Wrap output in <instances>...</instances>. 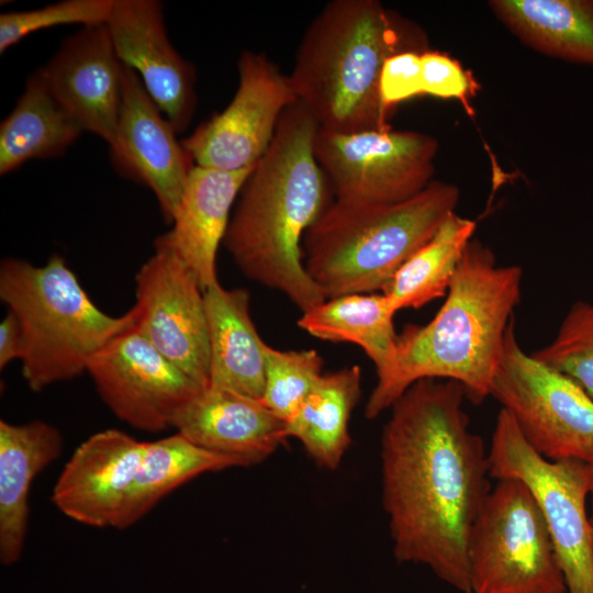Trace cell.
<instances>
[{
    "label": "cell",
    "instance_id": "obj_1",
    "mask_svg": "<svg viewBox=\"0 0 593 593\" xmlns=\"http://www.w3.org/2000/svg\"><path fill=\"white\" fill-rule=\"evenodd\" d=\"M465 388L422 379L391 406L381 435V500L393 555L471 593L468 540L491 490L488 451L471 432Z\"/></svg>",
    "mask_w": 593,
    "mask_h": 593
},
{
    "label": "cell",
    "instance_id": "obj_2",
    "mask_svg": "<svg viewBox=\"0 0 593 593\" xmlns=\"http://www.w3.org/2000/svg\"><path fill=\"white\" fill-rule=\"evenodd\" d=\"M318 127L299 101L286 109L238 195L223 239L248 279L281 291L302 313L326 301L302 255L305 232L335 199L314 155Z\"/></svg>",
    "mask_w": 593,
    "mask_h": 593
},
{
    "label": "cell",
    "instance_id": "obj_3",
    "mask_svg": "<svg viewBox=\"0 0 593 593\" xmlns=\"http://www.w3.org/2000/svg\"><path fill=\"white\" fill-rule=\"evenodd\" d=\"M522 277L521 267L497 265L493 251L472 237L434 318L398 336L393 374L372 390L365 416L378 417L422 379L456 381L474 402L489 396Z\"/></svg>",
    "mask_w": 593,
    "mask_h": 593
},
{
    "label": "cell",
    "instance_id": "obj_4",
    "mask_svg": "<svg viewBox=\"0 0 593 593\" xmlns=\"http://www.w3.org/2000/svg\"><path fill=\"white\" fill-rule=\"evenodd\" d=\"M426 45L416 24L377 0H334L305 30L288 76L321 128L387 130L391 112L379 89L383 65L401 52L428 51Z\"/></svg>",
    "mask_w": 593,
    "mask_h": 593
},
{
    "label": "cell",
    "instance_id": "obj_5",
    "mask_svg": "<svg viewBox=\"0 0 593 593\" xmlns=\"http://www.w3.org/2000/svg\"><path fill=\"white\" fill-rule=\"evenodd\" d=\"M459 197L455 184L433 180L399 203L334 199L304 234V268L326 299L382 291L456 212Z\"/></svg>",
    "mask_w": 593,
    "mask_h": 593
},
{
    "label": "cell",
    "instance_id": "obj_6",
    "mask_svg": "<svg viewBox=\"0 0 593 593\" xmlns=\"http://www.w3.org/2000/svg\"><path fill=\"white\" fill-rule=\"evenodd\" d=\"M0 299L20 323L22 376L35 392L87 372L91 358L136 322L133 307L120 316L101 311L59 255L44 266L3 259Z\"/></svg>",
    "mask_w": 593,
    "mask_h": 593
},
{
    "label": "cell",
    "instance_id": "obj_7",
    "mask_svg": "<svg viewBox=\"0 0 593 593\" xmlns=\"http://www.w3.org/2000/svg\"><path fill=\"white\" fill-rule=\"evenodd\" d=\"M488 461L490 478L519 480L530 491L551 536L568 593H593V539L588 508L593 465L544 458L504 409L496 417Z\"/></svg>",
    "mask_w": 593,
    "mask_h": 593
},
{
    "label": "cell",
    "instance_id": "obj_8",
    "mask_svg": "<svg viewBox=\"0 0 593 593\" xmlns=\"http://www.w3.org/2000/svg\"><path fill=\"white\" fill-rule=\"evenodd\" d=\"M471 593H568L545 518L528 488L496 480L468 540Z\"/></svg>",
    "mask_w": 593,
    "mask_h": 593
},
{
    "label": "cell",
    "instance_id": "obj_9",
    "mask_svg": "<svg viewBox=\"0 0 593 593\" xmlns=\"http://www.w3.org/2000/svg\"><path fill=\"white\" fill-rule=\"evenodd\" d=\"M489 395L510 412L526 441L544 458L593 465V399L572 379L522 349L514 318Z\"/></svg>",
    "mask_w": 593,
    "mask_h": 593
},
{
    "label": "cell",
    "instance_id": "obj_10",
    "mask_svg": "<svg viewBox=\"0 0 593 593\" xmlns=\"http://www.w3.org/2000/svg\"><path fill=\"white\" fill-rule=\"evenodd\" d=\"M438 141L415 131L351 133L318 127L315 158L336 200L392 204L422 192L434 179Z\"/></svg>",
    "mask_w": 593,
    "mask_h": 593
},
{
    "label": "cell",
    "instance_id": "obj_11",
    "mask_svg": "<svg viewBox=\"0 0 593 593\" xmlns=\"http://www.w3.org/2000/svg\"><path fill=\"white\" fill-rule=\"evenodd\" d=\"M135 276L136 329L200 387L210 381L204 290L166 237Z\"/></svg>",
    "mask_w": 593,
    "mask_h": 593
},
{
    "label": "cell",
    "instance_id": "obj_12",
    "mask_svg": "<svg viewBox=\"0 0 593 593\" xmlns=\"http://www.w3.org/2000/svg\"><path fill=\"white\" fill-rule=\"evenodd\" d=\"M237 70L238 87L227 107L181 139L195 166L227 171L255 167L282 113L298 102L289 76L264 53L242 52Z\"/></svg>",
    "mask_w": 593,
    "mask_h": 593
},
{
    "label": "cell",
    "instance_id": "obj_13",
    "mask_svg": "<svg viewBox=\"0 0 593 593\" xmlns=\"http://www.w3.org/2000/svg\"><path fill=\"white\" fill-rule=\"evenodd\" d=\"M87 372L108 407L144 432L174 427L203 388L169 361L135 325L114 337L89 361Z\"/></svg>",
    "mask_w": 593,
    "mask_h": 593
},
{
    "label": "cell",
    "instance_id": "obj_14",
    "mask_svg": "<svg viewBox=\"0 0 593 593\" xmlns=\"http://www.w3.org/2000/svg\"><path fill=\"white\" fill-rule=\"evenodd\" d=\"M136 72L123 65V100L110 160L122 176L146 186L171 223L194 164Z\"/></svg>",
    "mask_w": 593,
    "mask_h": 593
},
{
    "label": "cell",
    "instance_id": "obj_15",
    "mask_svg": "<svg viewBox=\"0 0 593 593\" xmlns=\"http://www.w3.org/2000/svg\"><path fill=\"white\" fill-rule=\"evenodd\" d=\"M120 61L133 69L178 133L188 127L197 104L193 66L172 46L157 0H114L107 23Z\"/></svg>",
    "mask_w": 593,
    "mask_h": 593
},
{
    "label": "cell",
    "instance_id": "obj_16",
    "mask_svg": "<svg viewBox=\"0 0 593 593\" xmlns=\"http://www.w3.org/2000/svg\"><path fill=\"white\" fill-rule=\"evenodd\" d=\"M58 104L81 127L110 145L123 100V64L107 24L67 37L37 71Z\"/></svg>",
    "mask_w": 593,
    "mask_h": 593
},
{
    "label": "cell",
    "instance_id": "obj_17",
    "mask_svg": "<svg viewBox=\"0 0 593 593\" xmlns=\"http://www.w3.org/2000/svg\"><path fill=\"white\" fill-rule=\"evenodd\" d=\"M145 443L114 428L87 438L55 483V506L80 524L113 527L135 479Z\"/></svg>",
    "mask_w": 593,
    "mask_h": 593
},
{
    "label": "cell",
    "instance_id": "obj_18",
    "mask_svg": "<svg viewBox=\"0 0 593 593\" xmlns=\"http://www.w3.org/2000/svg\"><path fill=\"white\" fill-rule=\"evenodd\" d=\"M174 428L193 444L236 460L257 465L287 439L286 422L260 400L208 385L178 415Z\"/></svg>",
    "mask_w": 593,
    "mask_h": 593
},
{
    "label": "cell",
    "instance_id": "obj_19",
    "mask_svg": "<svg viewBox=\"0 0 593 593\" xmlns=\"http://www.w3.org/2000/svg\"><path fill=\"white\" fill-rule=\"evenodd\" d=\"M255 167L227 171L194 165L189 174L172 227L164 236L193 270L203 290L219 281V246L233 203Z\"/></svg>",
    "mask_w": 593,
    "mask_h": 593
},
{
    "label": "cell",
    "instance_id": "obj_20",
    "mask_svg": "<svg viewBox=\"0 0 593 593\" xmlns=\"http://www.w3.org/2000/svg\"><path fill=\"white\" fill-rule=\"evenodd\" d=\"M63 449L59 430L44 421L0 422V560L20 558L26 537L29 493L35 477Z\"/></svg>",
    "mask_w": 593,
    "mask_h": 593
},
{
    "label": "cell",
    "instance_id": "obj_21",
    "mask_svg": "<svg viewBox=\"0 0 593 593\" xmlns=\"http://www.w3.org/2000/svg\"><path fill=\"white\" fill-rule=\"evenodd\" d=\"M210 342L209 385L260 400L265 388L266 343L249 314V293L220 282L204 290Z\"/></svg>",
    "mask_w": 593,
    "mask_h": 593
},
{
    "label": "cell",
    "instance_id": "obj_22",
    "mask_svg": "<svg viewBox=\"0 0 593 593\" xmlns=\"http://www.w3.org/2000/svg\"><path fill=\"white\" fill-rule=\"evenodd\" d=\"M398 310L381 294H349L333 298L302 313L298 326L310 335L329 342L353 343L361 347L376 366L383 388L395 368Z\"/></svg>",
    "mask_w": 593,
    "mask_h": 593
},
{
    "label": "cell",
    "instance_id": "obj_23",
    "mask_svg": "<svg viewBox=\"0 0 593 593\" xmlns=\"http://www.w3.org/2000/svg\"><path fill=\"white\" fill-rule=\"evenodd\" d=\"M489 7L525 45L593 67V0H491Z\"/></svg>",
    "mask_w": 593,
    "mask_h": 593
},
{
    "label": "cell",
    "instance_id": "obj_24",
    "mask_svg": "<svg viewBox=\"0 0 593 593\" xmlns=\"http://www.w3.org/2000/svg\"><path fill=\"white\" fill-rule=\"evenodd\" d=\"M82 132L38 74H32L12 111L0 123V175L32 159L63 155Z\"/></svg>",
    "mask_w": 593,
    "mask_h": 593
},
{
    "label": "cell",
    "instance_id": "obj_25",
    "mask_svg": "<svg viewBox=\"0 0 593 593\" xmlns=\"http://www.w3.org/2000/svg\"><path fill=\"white\" fill-rule=\"evenodd\" d=\"M360 392L357 365L323 374L286 422L287 438H296L318 467L336 469L350 445L349 419Z\"/></svg>",
    "mask_w": 593,
    "mask_h": 593
},
{
    "label": "cell",
    "instance_id": "obj_26",
    "mask_svg": "<svg viewBox=\"0 0 593 593\" xmlns=\"http://www.w3.org/2000/svg\"><path fill=\"white\" fill-rule=\"evenodd\" d=\"M234 467H240L236 460L204 449L179 433L146 441L135 479L113 527L132 526L166 495L193 478Z\"/></svg>",
    "mask_w": 593,
    "mask_h": 593
},
{
    "label": "cell",
    "instance_id": "obj_27",
    "mask_svg": "<svg viewBox=\"0 0 593 593\" xmlns=\"http://www.w3.org/2000/svg\"><path fill=\"white\" fill-rule=\"evenodd\" d=\"M475 226L474 221L451 213L399 268L382 290L398 311L418 309L447 294Z\"/></svg>",
    "mask_w": 593,
    "mask_h": 593
},
{
    "label": "cell",
    "instance_id": "obj_28",
    "mask_svg": "<svg viewBox=\"0 0 593 593\" xmlns=\"http://www.w3.org/2000/svg\"><path fill=\"white\" fill-rule=\"evenodd\" d=\"M264 356L265 388L260 401L287 422L323 376V359L314 349L283 351L267 344Z\"/></svg>",
    "mask_w": 593,
    "mask_h": 593
},
{
    "label": "cell",
    "instance_id": "obj_29",
    "mask_svg": "<svg viewBox=\"0 0 593 593\" xmlns=\"http://www.w3.org/2000/svg\"><path fill=\"white\" fill-rule=\"evenodd\" d=\"M530 355L572 379L593 399V303H573L552 342Z\"/></svg>",
    "mask_w": 593,
    "mask_h": 593
},
{
    "label": "cell",
    "instance_id": "obj_30",
    "mask_svg": "<svg viewBox=\"0 0 593 593\" xmlns=\"http://www.w3.org/2000/svg\"><path fill=\"white\" fill-rule=\"evenodd\" d=\"M113 1L64 0L34 10L3 12L0 14V53H5L27 35L46 29L107 24Z\"/></svg>",
    "mask_w": 593,
    "mask_h": 593
},
{
    "label": "cell",
    "instance_id": "obj_31",
    "mask_svg": "<svg viewBox=\"0 0 593 593\" xmlns=\"http://www.w3.org/2000/svg\"><path fill=\"white\" fill-rule=\"evenodd\" d=\"M474 86L472 76L455 58L433 51L421 54L422 94L456 99L469 114H473L470 97Z\"/></svg>",
    "mask_w": 593,
    "mask_h": 593
},
{
    "label": "cell",
    "instance_id": "obj_32",
    "mask_svg": "<svg viewBox=\"0 0 593 593\" xmlns=\"http://www.w3.org/2000/svg\"><path fill=\"white\" fill-rule=\"evenodd\" d=\"M423 52H401L389 57L380 76V97L390 112L394 107L415 96L422 94L421 54Z\"/></svg>",
    "mask_w": 593,
    "mask_h": 593
},
{
    "label": "cell",
    "instance_id": "obj_33",
    "mask_svg": "<svg viewBox=\"0 0 593 593\" xmlns=\"http://www.w3.org/2000/svg\"><path fill=\"white\" fill-rule=\"evenodd\" d=\"M23 353V337L16 316L8 311L0 323V367H5L15 359H21Z\"/></svg>",
    "mask_w": 593,
    "mask_h": 593
},
{
    "label": "cell",
    "instance_id": "obj_34",
    "mask_svg": "<svg viewBox=\"0 0 593 593\" xmlns=\"http://www.w3.org/2000/svg\"><path fill=\"white\" fill-rule=\"evenodd\" d=\"M589 503H590L589 516H590V524H591L592 539H593V486L590 493Z\"/></svg>",
    "mask_w": 593,
    "mask_h": 593
}]
</instances>
